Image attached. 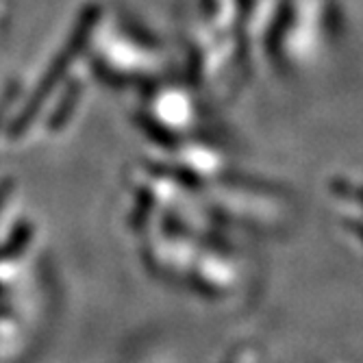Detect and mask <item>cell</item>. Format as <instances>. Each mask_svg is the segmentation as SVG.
Segmentation results:
<instances>
[{
  "label": "cell",
  "instance_id": "6da1fadb",
  "mask_svg": "<svg viewBox=\"0 0 363 363\" xmlns=\"http://www.w3.org/2000/svg\"><path fill=\"white\" fill-rule=\"evenodd\" d=\"M94 22H96V9H87V11L83 13L81 22H79L77 30H74V35L70 38V42L65 44V48L59 52V57L55 59V63L48 68V72H46V77H44L42 85H40V87H38V91H35V96L30 98L28 105H26V109L18 116L16 124L11 126V135H13V138H16V135H22L24 130L30 126L33 118H35V116L40 113L42 105L46 103V98L50 96V91L55 89V85L63 79L65 68H68V63L77 57V52H79V50H81V46L85 44L87 33H89V28L94 26Z\"/></svg>",
  "mask_w": 363,
  "mask_h": 363
},
{
  "label": "cell",
  "instance_id": "7a4b0ae2",
  "mask_svg": "<svg viewBox=\"0 0 363 363\" xmlns=\"http://www.w3.org/2000/svg\"><path fill=\"white\" fill-rule=\"evenodd\" d=\"M30 235H33V228L28 222H18L13 233L9 235V240L0 246V261H7V259H13L18 255H22L30 242Z\"/></svg>",
  "mask_w": 363,
  "mask_h": 363
},
{
  "label": "cell",
  "instance_id": "3957f363",
  "mask_svg": "<svg viewBox=\"0 0 363 363\" xmlns=\"http://www.w3.org/2000/svg\"><path fill=\"white\" fill-rule=\"evenodd\" d=\"M77 98H79V85L74 83L68 91H65V96L61 98L59 103V109H55L52 118H50V130H59L65 126V122L70 120L72 111H74V105H77Z\"/></svg>",
  "mask_w": 363,
  "mask_h": 363
},
{
  "label": "cell",
  "instance_id": "277c9868",
  "mask_svg": "<svg viewBox=\"0 0 363 363\" xmlns=\"http://www.w3.org/2000/svg\"><path fill=\"white\" fill-rule=\"evenodd\" d=\"M16 96H18V87H16V85H11V87L7 89V94L3 96V101H0V124H3V118L7 116V111H9L11 103L16 101Z\"/></svg>",
  "mask_w": 363,
  "mask_h": 363
},
{
  "label": "cell",
  "instance_id": "5b68a950",
  "mask_svg": "<svg viewBox=\"0 0 363 363\" xmlns=\"http://www.w3.org/2000/svg\"><path fill=\"white\" fill-rule=\"evenodd\" d=\"M11 187H13V181H11V179L0 181V205H3V203L7 201V196L11 194Z\"/></svg>",
  "mask_w": 363,
  "mask_h": 363
},
{
  "label": "cell",
  "instance_id": "8992f818",
  "mask_svg": "<svg viewBox=\"0 0 363 363\" xmlns=\"http://www.w3.org/2000/svg\"><path fill=\"white\" fill-rule=\"evenodd\" d=\"M0 296H3V289H0ZM0 313H9V307L5 305V298H0Z\"/></svg>",
  "mask_w": 363,
  "mask_h": 363
}]
</instances>
